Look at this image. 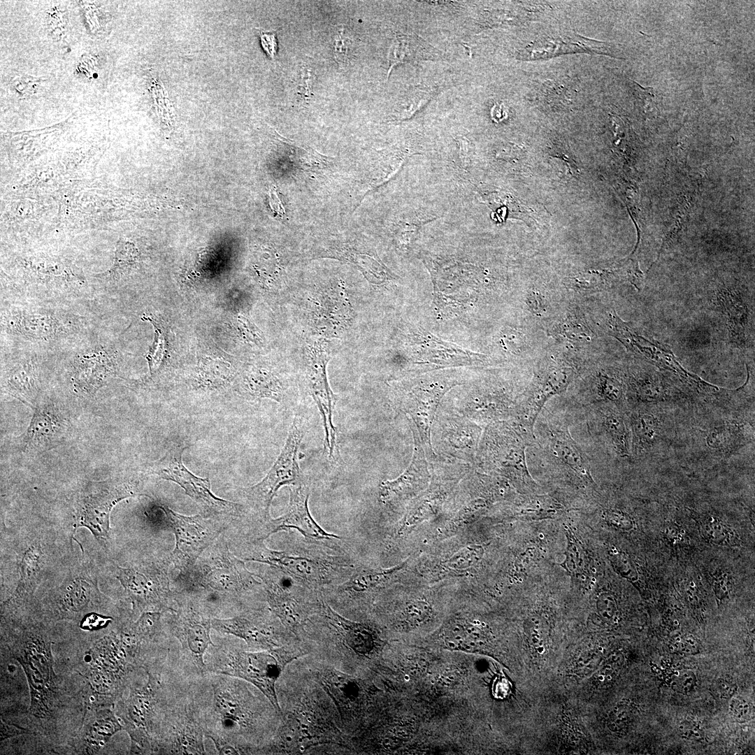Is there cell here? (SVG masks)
Wrapping results in <instances>:
<instances>
[{
  "mask_svg": "<svg viewBox=\"0 0 755 755\" xmlns=\"http://www.w3.org/2000/svg\"><path fill=\"white\" fill-rule=\"evenodd\" d=\"M212 628L231 635L253 648L269 649L281 646L279 633L271 621L258 613H243L229 618H212Z\"/></svg>",
  "mask_w": 755,
  "mask_h": 755,
  "instance_id": "20",
  "label": "cell"
},
{
  "mask_svg": "<svg viewBox=\"0 0 755 755\" xmlns=\"http://www.w3.org/2000/svg\"><path fill=\"white\" fill-rule=\"evenodd\" d=\"M334 258L350 261L356 266L369 282L380 285L391 280V275L384 266L371 256L343 248L331 251Z\"/></svg>",
  "mask_w": 755,
  "mask_h": 755,
  "instance_id": "32",
  "label": "cell"
},
{
  "mask_svg": "<svg viewBox=\"0 0 755 755\" xmlns=\"http://www.w3.org/2000/svg\"><path fill=\"white\" fill-rule=\"evenodd\" d=\"M7 389L13 395L33 400L38 390V375L31 360H22L14 365L6 379Z\"/></svg>",
  "mask_w": 755,
  "mask_h": 755,
  "instance_id": "31",
  "label": "cell"
},
{
  "mask_svg": "<svg viewBox=\"0 0 755 755\" xmlns=\"http://www.w3.org/2000/svg\"><path fill=\"white\" fill-rule=\"evenodd\" d=\"M705 440L710 448L721 452L730 451L741 440V427L735 424L714 426L708 432Z\"/></svg>",
  "mask_w": 755,
  "mask_h": 755,
  "instance_id": "38",
  "label": "cell"
},
{
  "mask_svg": "<svg viewBox=\"0 0 755 755\" xmlns=\"http://www.w3.org/2000/svg\"><path fill=\"white\" fill-rule=\"evenodd\" d=\"M566 534L568 538L566 557L561 566L568 573L577 575L584 570V554L574 535L570 531H568Z\"/></svg>",
  "mask_w": 755,
  "mask_h": 755,
  "instance_id": "41",
  "label": "cell"
},
{
  "mask_svg": "<svg viewBox=\"0 0 755 755\" xmlns=\"http://www.w3.org/2000/svg\"><path fill=\"white\" fill-rule=\"evenodd\" d=\"M168 612L169 635L178 642L177 654L182 669L192 677H202L206 674L205 654L214 643L210 636L213 617L191 599L175 600Z\"/></svg>",
  "mask_w": 755,
  "mask_h": 755,
  "instance_id": "5",
  "label": "cell"
},
{
  "mask_svg": "<svg viewBox=\"0 0 755 755\" xmlns=\"http://www.w3.org/2000/svg\"><path fill=\"white\" fill-rule=\"evenodd\" d=\"M334 57L338 64H345L347 59L348 42L344 29L340 27L334 36Z\"/></svg>",
  "mask_w": 755,
  "mask_h": 755,
  "instance_id": "53",
  "label": "cell"
},
{
  "mask_svg": "<svg viewBox=\"0 0 755 755\" xmlns=\"http://www.w3.org/2000/svg\"><path fill=\"white\" fill-rule=\"evenodd\" d=\"M570 284L579 289H594L605 285L604 278L598 273L580 274L570 279Z\"/></svg>",
  "mask_w": 755,
  "mask_h": 755,
  "instance_id": "48",
  "label": "cell"
},
{
  "mask_svg": "<svg viewBox=\"0 0 755 755\" xmlns=\"http://www.w3.org/2000/svg\"><path fill=\"white\" fill-rule=\"evenodd\" d=\"M52 643L45 633L29 629L12 635L1 645L21 666L27 678L30 693L28 729L54 748L72 741L80 729L72 722L75 719L71 716L76 713L72 712L73 705L85 709V704L81 693L69 690L55 673Z\"/></svg>",
  "mask_w": 755,
  "mask_h": 755,
  "instance_id": "1",
  "label": "cell"
},
{
  "mask_svg": "<svg viewBox=\"0 0 755 755\" xmlns=\"http://www.w3.org/2000/svg\"><path fill=\"white\" fill-rule=\"evenodd\" d=\"M451 372L426 373L401 382L398 390V401L415 426L426 456H435L431 442V430L437 408L443 396L453 387L460 384Z\"/></svg>",
  "mask_w": 755,
  "mask_h": 755,
  "instance_id": "7",
  "label": "cell"
},
{
  "mask_svg": "<svg viewBox=\"0 0 755 755\" xmlns=\"http://www.w3.org/2000/svg\"><path fill=\"white\" fill-rule=\"evenodd\" d=\"M111 617H106L96 612L86 614L80 621V627L85 631H93L106 627L111 621Z\"/></svg>",
  "mask_w": 755,
  "mask_h": 755,
  "instance_id": "51",
  "label": "cell"
},
{
  "mask_svg": "<svg viewBox=\"0 0 755 755\" xmlns=\"http://www.w3.org/2000/svg\"><path fill=\"white\" fill-rule=\"evenodd\" d=\"M499 343L505 350L515 352L523 345L524 341L522 334L517 331L505 329L500 333Z\"/></svg>",
  "mask_w": 755,
  "mask_h": 755,
  "instance_id": "49",
  "label": "cell"
},
{
  "mask_svg": "<svg viewBox=\"0 0 755 755\" xmlns=\"http://www.w3.org/2000/svg\"><path fill=\"white\" fill-rule=\"evenodd\" d=\"M637 398L642 402L654 403L663 401L669 397V389L666 382L657 375L645 372L634 382Z\"/></svg>",
  "mask_w": 755,
  "mask_h": 755,
  "instance_id": "34",
  "label": "cell"
},
{
  "mask_svg": "<svg viewBox=\"0 0 755 755\" xmlns=\"http://www.w3.org/2000/svg\"><path fill=\"white\" fill-rule=\"evenodd\" d=\"M199 679L191 681L170 706L162 726L159 754H207L199 696Z\"/></svg>",
  "mask_w": 755,
  "mask_h": 755,
  "instance_id": "6",
  "label": "cell"
},
{
  "mask_svg": "<svg viewBox=\"0 0 755 755\" xmlns=\"http://www.w3.org/2000/svg\"><path fill=\"white\" fill-rule=\"evenodd\" d=\"M413 39L414 38L410 36L401 35L396 36L393 41L388 54L389 69L387 76L395 65L403 62L407 59L415 57V54L412 52L415 50L413 46L416 44L412 43Z\"/></svg>",
  "mask_w": 755,
  "mask_h": 755,
  "instance_id": "40",
  "label": "cell"
},
{
  "mask_svg": "<svg viewBox=\"0 0 755 755\" xmlns=\"http://www.w3.org/2000/svg\"><path fill=\"white\" fill-rule=\"evenodd\" d=\"M189 576L197 585L222 594H240L259 584L244 561L231 554L225 543L215 546L211 555L194 566Z\"/></svg>",
  "mask_w": 755,
  "mask_h": 755,
  "instance_id": "14",
  "label": "cell"
},
{
  "mask_svg": "<svg viewBox=\"0 0 755 755\" xmlns=\"http://www.w3.org/2000/svg\"><path fill=\"white\" fill-rule=\"evenodd\" d=\"M134 569L119 568L118 578L127 591L136 612H165L173 608V596L166 573L161 570L153 573Z\"/></svg>",
  "mask_w": 755,
  "mask_h": 755,
  "instance_id": "15",
  "label": "cell"
},
{
  "mask_svg": "<svg viewBox=\"0 0 755 755\" xmlns=\"http://www.w3.org/2000/svg\"><path fill=\"white\" fill-rule=\"evenodd\" d=\"M696 677L689 670L676 671L671 682L673 689L682 694L690 693L695 687Z\"/></svg>",
  "mask_w": 755,
  "mask_h": 755,
  "instance_id": "45",
  "label": "cell"
},
{
  "mask_svg": "<svg viewBox=\"0 0 755 755\" xmlns=\"http://www.w3.org/2000/svg\"><path fill=\"white\" fill-rule=\"evenodd\" d=\"M491 115L496 121L503 120L506 115L504 105L503 103L495 104L491 110Z\"/></svg>",
  "mask_w": 755,
  "mask_h": 755,
  "instance_id": "60",
  "label": "cell"
},
{
  "mask_svg": "<svg viewBox=\"0 0 755 755\" xmlns=\"http://www.w3.org/2000/svg\"><path fill=\"white\" fill-rule=\"evenodd\" d=\"M740 289L721 288L715 292V305L724 319L730 338L745 345L751 327V312Z\"/></svg>",
  "mask_w": 755,
  "mask_h": 755,
  "instance_id": "25",
  "label": "cell"
},
{
  "mask_svg": "<svg viewBox=\"0 0 755 755\" xmlns=\"http://www.w3.org/2000/svg\"><path fill=\"white\" fill-rule=\"evenodd\" d=\"M243 384L250 396L269 398L277 402L285 399V384L277 375L266 368L251 367L245 371Z\"/></svg>",
  "mask_w": 755,
  "mask_h": 755,
  "instance_id": "30",
  "label": "cell"
},
{
  "mask_svg": "<svg viewBox=\"0 0 755 755\" xmlns=\"http://www.w3.org/2000/svg\"><path fill=\"white\" fill-rule=\"evenodd\" d=\"M571 376L572 370L569 368H555L548 373L535 397V418L550 397L566 389Z\"/></svg>",
  "mask_w": 755,
  "mask_h": 755,
  "instance_id": "33",
  "label": "cell"
},
{
  "mask_svg": "<svg viewBox=\"0 0 755 755\" xmlns=\"http://www.w3.org/2000/svg\"><path fill=\"white\" fill-rule=\"evenodd\" d=\"M27 268L29 273L25 277L26 283L43 293H74L87 284L81 274L62 264L30 263Z\"/></svg>",
  "mask_w": 755,
  "mask_h": 755,
  "instance_id": "24",
  "label": "cell"
},
{
  "mask_svg": "<svg viewBox=\"0 0 755 755\" xmlns=\"http://www.w3.org/2000/svg\"><path fill=\"white\" fill-rule=\"evenodd\" d=\"M631 426L635 440L642 447H652L660 433V423L656 417L648 412H638L632 417Z\"/></svg>",
  "mask_w": 755,
  "mask_h": 755,
  "instance_id": "35",
  "label": "cell"
},
{
  "mask_svg": "<svg viewBox=\"0 0 755 755\" xmlns=\"http://www.w3.org/2000/svg\"><path fill=\"white\" fill-rule=\"evenodd\" d=\"M527 303L532 311L537 315L544 311L543 301L538 293L532 292L527 299Z\"/></svg>",
  "mask_w": 755,
  "mask_h": 755,
  "instance_id": "58",
  "label": "cell"
},
{
  "mask_svg": "<svg viewBox=\"0 0 755 755\" xmlns=\"http://www.w3.org/2000/svg\"><path fill=\"white\" fill-rule=\"evenodd\" d=\"M731 684L726 681L719 680L717 683L718 690L724 698L730 697L734 692Z\"/></svg>",
  "mask_w": 755,
  "mask_h": 755,
  "instance_id": "59",
  "label": "cell"
},
{
  "mask_svg": "<svg viewBox=\"0 0 755 755\" xmlns=\"http://www.w3.org/2000/svg\"><path fill=\"white\" fill-rule=\"evenodd\" d=\"M510 690L509 682L504 677H498L493 684V692L498 698H504L508 695Z\"/></svg>",
  "mask_w": 755,
  "mask_h": 755,
  "instance_id": "57",
  "label": "cell"
},
{
  "mask_svg": "<svg viewBox=\"0 0 755 755\" xmlns=\"http://www.w3.org/2000/svg\"><path fill=\"white\" fill-rule=\"evenodd\" d=\"M604 429L617 452L622 456L629 454V431L621 415L610 412L603 416Z\"/></svg>",
  "mask_w": 755,
  "mask_h": 755,
  "instance_id": "37",
  "label": "cell"
},
{
  "mask_svg": "<svg viewBox=\"0 0 755 755\" xmlns=\"http://www.w3.org/2000/svg\"><path fill=\"white\" fill-rule=\"evenodd\" d=\"M266 598L273 613L282 624L297 633L305 624L309 615L307 605L282 587L266 581Z\"/></svg>",
  "mask_w": 755,
  "mask_h": 755,
  "instance_id": "29",
  "label": "cell"
},
{
  "mask_svg": "<svg viewBox=\"0 0 755 755\" xmlns=\"http://www.w3.org/2000/svg\"><path fill=\"white\" fill-rule=\"evenodd\" d=\"M596 608L601 617L607 621H612L617 614V607L614 597L607 593L602 594L598 598Z\"/></svg>",
  "mask_w": 755,
  "mask_h": 755,
  "instance_id": "47",
  "label": "cell"
},
{
  "mask_svg": "<svg viewBox=\"0 0 755 755\" xmlns=\"http://www.w3.org/2000/svg\"><path fill=\"white\" fill-rule=\"evenodd\" d=\"M247 682L206 673L200 678L199 696L205 738L218 754L258 752L271 719V708L250 690Z\"/></svg>",
  "mask_w": 755,
  "mask_h": 755,
  "instance_id": "2",
  "label": "cell"
},
{
  "mask_svg": "<svg viewBox=\"0 0 755 755\" xmlns=\"http://www.w3.org/2000/svg\"><path fill=\"white\" fill-rule=\"evenodd\" d=\"M552 450L565 463L570 466L581 477L593 483L585 461L577 447L566 439H556L552 444Z\"/></svg>",
  "mask_w": 755,
  "mask_h": 755,
  "instance_id": "36",
  "label": "cell"
},
{
  "mask_svg": "<svg viewBox=\"0 0 755 755\" xmlns=\"http://www.w3.org/2000/svg\"><path fill=\"white\" fill-rule=\"evenodd\" d=\"M39 549L36 547L30 548L24 556L21 563V575L23 580L24 590L31 592L34 589L33 584L36 580L39 570L38 559L40 558Z\"/></svg>",
  "mask_w": 755,
  "mask_h": 755,
  "instance_id": "42",
  "label": "cell"
},
{
  "mask_svg": "<svg viewBox=\"0 0 755 755\" xmlns=\"http://www.w3.org/2000/svg\"><path fill=\"white\" fill-rule=\"evenodd\" d=\"M157 508L175 535L171 561L182 576L189 577L199 556L220 535L224 526L200 515H183L164 505Z\"/></svg>",
  "mask_w": 755,
  "mask_h": 755,
  "instance_id": "10",
  "label": "cell"
},
{
  "mask_svg": "<svg viewBox=\"0 0 755 755\" xmlns=\"http://www.w3.org/2000/svg\"><path fill=\"white\" fill-rule=\"evenodd\" d=\"M329 359V347L324 340L315 341L307 347L305 363L307 389L320 413L325 433L324 450L328 457L335 461L338 447L333 415L337 398L327 378L326 365Z\"/></svg>",
  "mask_w": 755,
  "mask_h": 755,
  "instance_id": "12",
  "label": "cell"
},
{
  "mask_svg": "<svg viewBox=\"0 0 755 755\" xmlns=\"http://www.w3.org/2000/svg\"><path fill=\"white\" fill-rule=\"evenodd\" d=\"M598 391L601 397L610 401H619L623 396L621 384L617 379L607 375L598 376Z\"/></svg>",
  "mask_w": 755,
  "mask_h": 755,
  "instance_id": "44",
  "label": "cell"
},
{
  "mask_svg": "<svg viewBox=\"0 0 755 755\" xmlns=\"http://www.w3.org/2000/svg\"><path fill=\"white\" fill-rule=\"evenodd\" d=\"M256 29L258 30L262 48L274 62L278 50L276 30L268 31L258 27Z\"/></svg>",
  "mask_w": 755,
  "mask_h": 755,
  "instance_id": "52",
  "label": "cell"
},
{
  "mask_svg": "<svg viewBox=\"0 0 755 755\" xmlns=\"http://www.w3.org/2000/svg\"><path fill=\"white\" fill-rule=\"evenodd\" d=\"M246 554L245 560L271 565L294 578L312 584L324 582L329 578L333 566L332 562L322 558L271 549L261 540L254 542Z\"/></svg>",
  "mask_w": 755,
  "mask_h": 755,
  "instance_id": "16",
  "label": "cell"
},
{
  "mask_svg": "<svg viewBox=\"0 0 755 755\" xmlns=\"http://www.w3.org/2000/svg\"><path fill=\"white\" fill-rule=\"evenodd\" d=\"M65 422L59 410L52 405L38 406L24 437V447L42 450L57 444L64 434Z\"/></svg>",
  "mask_w": 755,
  "mask_h": 755,
  "instance_id": "27",
  "label": "cell"
},
{
  "mask_svg": "<svg viewBox=\"0 0 755 755\" xmlns=\"http://www.w3.org/2000/svg\"><path fill=\"white\" fill-rule=\"evenodd\" d=\"M552 334L570 342L583 343L591 339V333L582 319L575 315H567L552 329Z\"/></svg>",
  "mask_w": 755,
  "mask_h": 755,
  "instance_id": "39",
  "label": "cell"
},
{
  "mask_svg": "<svg viewBox=\"0 0 755 755\" xmlns=\"http://www.w3.org/2000/svg\"><path fill=\"white\" fill-rule=\"evenodd\" d=\"M1 329L14 337L35 343H53L78 333L81 319L54 309L13 307L1 315Z\"/></svg>",
  "mask_w": 755,
  "mask_h": 755,
  "instance_id": "8",
  "label": "cell"
},
{
  "mask_svg": "<svg viewBox=\"0 0 755 755\" xmlns=\"http://www.w3.org/2000/svg\"><path fill=\"white\" fill-rule=\"evenodd\" d=\"M353 309L340 282L315 292L310 301V317L316 332L326 336L340 333L351 323Z\"/></svg>",
  "mask_w": 755,
  "mask_h": 755,
  "instance_id": "17",
  "label": "cell"
},
{
  "mask_svg": "<svg viewBox=\"0 0 755 755\" xmlns=\"http://www.w3.org/2000/svg\"><path fill=\"white\" fill-rule=\"evenodd\" d=\"M323 612L343 645L357 655L369 657L382 647V640L376 631L364 624L350 620L322 602Z\"/></svg>",
  "mask_w": 755,
  "mask_h": 755,
  "instance_id": "23",
  "label": "cell"
},
{
  "mask_svg": "<svg viewBox=\"0 0 755 755\" xmlns=\"http://www.w3.org/2000/svg\"><path fill=\"white\" fill-rule=\"evenodd\" d=\"M74 368L75 385L85 392L93 394L115 373L116 362L109 348L97 345L78 354Z\"/></svg>",
  "mask_w": 755,
  "mask_h": 755,
  "instance_id": "22",
  "label": "cell"
},
{
  "mask_svg": "<svg viewBox=\"0 0 755 755\" xmlns=\"http://www.w3.org/2000/svg\"><path fill=\"white\" fill-rule=\"evenodd\" d=\"M674 650L685 654H696L699 651L697 641L692 637L677 638L673 645Z\"/></svg>",
  "mask_w": 755,
  "mask_h": 755,
  "instance_id": "54",
  "label": "cell"
},
{
  "mask_svg": "<svg viewBox=\"0 0 755 755\" xmlns=\"http://www.w3.org/2000/svg\"><path fill=\"white\" fill-rule=\"evenodd\" d=\"M154 89L155 94L159 97L158 101H159L157 110H159L161 118L166 120V122H170L172 125L174 117V108L168 98V93L161 82L155 85Z\"/></svg>",
  "mask_w": 755,
  "mask_h": 755,
  "instance_id": "46",
  "label": "cell"
},
{
  "mask_svg": "<svg viewBox=\"0 0 755 755\" xmlns=\"http://www.w3.org/2000/svg\"><path fill=\"white\" fill-rule=\"evenodd\" d=\"M305 650L280 646L263 651H247L227 640L213 643L205 654L206 673L229 675L253 685L282 714L276 684L286 666L305 655Z\"/></svg>",
  "mask_w": 755,
  "mask_h": 755,
  "instance_id": "4",
  "label": "cell"
},
{
  "mask_svg": "<svg viewBox=\"0 0 755 755\" xmlns=\"http://www.w3.org/2000/svg\"><path fill=\"white\" fill-rule=\"evenodd\" d=\"M610 333L619 340L628 350L643 357L656 366L675 372L690 382L693 375L687 373L679 364L674 354L665 346L651 340L637 333L628 323L621 320L615 311L607 317Z\"/></svg>",
  "mask_w": 755,
  "mask_h": 755,
  "instance_id": "18",
  "label": "cell"
},
{
  "mask_svg": "<svg viewBox=\"0 0 755 755\" xmlns=\"http://www.w3.org/2000/svg\"><path fill=\"white\" fill-rule=\"evenodd\" d=\"M403 335V350L414 364L456 367L487 362V356L443 340L420 326L408 324Z\"/></svg>",
  "mask_w": 755,
  "mask_h": 755,
  "instance_id": "13",
  "label": "cell"
},
{
  "mask_svg": "<svg viewBox=\"0 0 755 755\" xmlns=\"http://www.w3.org/2000/svg\"><path fill=\"white\" fill-rule=\"evenodd\" d=\"M133 680L113 710L130 738L131 754H159L166 714L180 691L194 678L171 659L145 670Z\"/></svg>",
  "mask_w": 755,
  "mask_h": 755,
  "instance_id": "3",
  "label": "cell"
},
{
  "mask_svg": "<svg viewBox=\"0 0 755 755\" xmlns=\"http://www.w3.org/2000/svg\"><path fill=\"white\" fill-rule=\"evenodd\" d=\"M22 735H32V732L27 728L17 725L6 723L1 717V742L15 736Z\"/></svg>",
  "mask_w": 755,
  "mask_h": 755,
  "instance_id": "55",
  "label": "cell"
},
{
  "mask_svg": "<svg viewBox=\"0 0 755 755\" xmlns=\"http://www.w3.org/2000/svg\"><path fill=\"white\" fill-rule=\"evenodd\" d=\"M526 633L529 642L538 651H542L547 640L548 630L546 623L538 615H533L526 621Z\"/></svg>",
  "mask_w": 755,
  "mask_h": 755,
  "instance_id": "43",
  "label": "cell"
},
{
  "mask_svg": "<svg viewBox=\"0 0 755 755\" xmlns=\"http://www.w3.org/2000/svg\"><path fill=\"white\" fill-rule=\"evenodd\" d=\"M187 446L173 445L165 455L152 465L151 473L160 478L178 484L200 507L204 515H234L239 505L216 496L211 490L209 478L194 475L183 464L182 456Z\"/></svg>",
  "mask_w": 755,
  "mask_h": 755,
  "instance_id": "11",
  "label": "cell"
},
{
  "mask_svg": "<svg viewBox=\"0 0 755 755\" xmlns=\"http://www.w3.org/2000/svg\"><path fill=\"white\" fill-rule=\"evenodd\" d=\"M238 322L241 333L247 340L257 345L263 343V334L254 323L245 317H239Z\"/></svg>",
  "mask_w": 755,
  "mask_h": 755,
  "instance_id": "50",
  "label": "cell"
},
{
  "mask_svg": "<svg viewBox=\"0 0 755 755\" xmlns=\"http://www.w3.org/2000/svg\"><path fill=\"white\" fill-rule=\"evenodd\" d=\"M410 422L414 439L412 459L407 469L396 479L381 484L380 497L384 501L403 496L411 489L426 483L429 477L426 455L414 424Z\"/></svg>",
  "mask_w": 755,
  "mask_h": 755,
  "instance_id": "28",
  "label": "cell"
},
{
  "mask_svg": "<svg viewBox=\"0 0 755 755\" xmlns=\"http://www.w3.org/2000/svg\"><path fill=\"white\" fill-rule=\"evenodd\" d=\"M318 677L324 690L334 702L343 724H347L359 704L361 691L359 682L333 668L322 669Z\"/></svg>",
  "mask_w": 755,
  "mask_h": 755,
  "instance_id": "26",
  "label": "cell"
},
{
  "mask_svg": "<svg viewBox=\"0 0 755 755\" xmlns=\"http://www.w3.org/2000/svg\"><path fill=\"white\" fill-rule=\"evenodd\" d=\"M729 708L732 714L738 719H746L749 712V706L746 700L740 698H733L730 703Z\"/></svg>",
  "mask_w": 755,
  "mask_h": 755,
  "instance_id": "56",
  "label": "cell"
},
{
  "mask_svg": "<svg viewBox=\"0 0 755 755\" xmlns=\"http://www.w3.org/2000/svg\"><path fill=\"white\" fill-rule=\"evenodd\" d=\"M309 489L303 483L289 486V502L286 512L276 519L266 520V535L281 531L296 529L303 535L317 540L338 538L323 529L310 515L308 501Z\"/></svg>",
  "mask_w": 755,
  "mask_h": 755,
  "instance_id": "19",
  "label": "cell"
},
{
  "mask_svg": "<svg viewBox=\"0 0 755 755\" xmlns=\"http://www.w3.org/2000/svg\"><path fill=\"white\" fill-rule=\"evenodd\" d=\"M122 730L123 726L113 708L88 711L69 747L77 754H96Z\"/></svg>",
  "mask_w": 755,
  "mask_h": 755,
  "instance_id": "21",
  "label": "cell"
},
{
  "mask_svg": "<svg viewBox=\"0 0 755 755\" xmlns=\"http://www.w3.org/2000/svg\"><path fill=\"white\" fill-rule=\"evenodd\" d=\"M304 425L301 417H295L283 448L268 473L259 482L242 489L245 498L266 520L270 518V507L280 488L303 483L299 450L305 433Z\"/></svg>",
  "mask_w": 755,
  "mask_h": 755,
  "instance_id": "9",
  "label": "cell"
}]
</instances>
